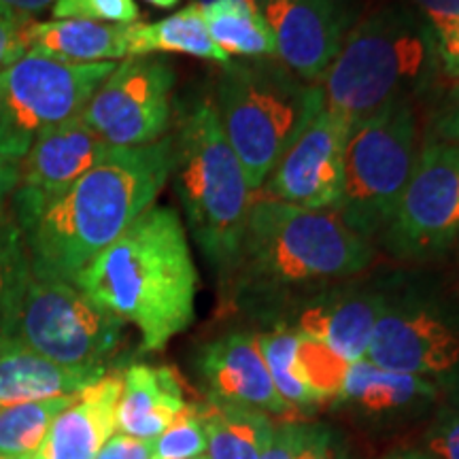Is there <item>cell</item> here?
<instances>
[{
  "label": "cell",
  "instance_id": "60d3db41",
  "mask_svg": "<svg viewBox=\"0 0 459 459\" xmlns=\"http://www.w3.org/2000/svg\"><path fill=\"white\" fill-rule=\"evenodd\" d=\"M220 3H234V4H240V7H247L255 11V13H260V9H257V0H189V4H196L200 9H206L211 7V4H220Z\"/></svg>",
  "mask_w": 459,
  "mask_h": 459
},
{
  "label": "cell",
  "instance_id": "52a82bcc",
  "mask_svg": "<svg viewBox=\"0 0 459 459\" xmlns=\"http://www.w3.org/2000/svg\"><path fill=\"white\" fill-rule=\"evenodd\" d=\"M419 117L412 100L394 102L351 126L344 179L334 213L359 237L385 232L415 170Z\"/></svg>",
  "mask_w": 459,
  "mask_h": 459
},
{
  "label": "cell",
  "instance_id": "277c9868",
  "mask_svg": "<svg viewBox=\"0 0 459 459\" xmlns=\"http://www.w3.org/2000/svg\"><path fill=\"white\" fill-rule=\"evenodd\" d=\"M440 57L432 34L411 7L385 4L359 20L321 79L325 107L349 124L434 83Z\"/></svg>",
  "mask_w": 459,
  "mask_h": 459
},
{
  "label": "cell",
  "instance_id": "603a6c76",
  "mask_svg": "<svg viewBox=\"0 0 459 459\" xmlns=\"http://www.w3.org/2000/svg\"><path fill=\"white\" fill-rule=\"evenodd\" d=\"M153 54L194 56L220 66L232 60L211 39L203 9L196 4H187L153 24H139V22L130 24L128 57Z\"/></svg>",
  "mask_w": 459,
  "mask_h": 459
},
{
  "label": "cell",
  "instance_id": "bcb514c9",
  "mask_svg": "<svg viewBox=\"0 0 459 459\" xmlns=\"http://www.w3.org/2000/svg\"><path fill=\"white\" fill-rule=\"evenodd\" d=\"M186 459H209L206 455H198V457H186Z\"/></svg>",
  "mask_w": 459,
  "mask_h": 459
},
{
  "label": "cell",
  "instance_id": "ab89813d",
  "mask_svg": "<svg viewBox=\"0 0 459 459\" xmlns=\"http://www.w3.org/2000/svg\"><path fill=\"white\" fill-rule=\"evenodd\" d=\"M56 0H0V9L22 17H34L54 7Z\"/></svg>",
  "mask_w": 459,
  "mask_h": 459
},
{
  "label": "cell",
  "instance_id": "ac0fdd59",
  "mask_svg": "<svg viewBox=\"0 0 459 459\" xmlns=\"http://www.w3.org/2000/svg\"><path fill=\"white\" fill-rule=\"evenodd\" d=\"M119 394L122 375H105L74 394L71 404L54 419L32 459H96L115 434Z\"/></svg>",
  "mask_w": 459,
  "mask_h": 459
},
{
  "label": "cell",
  "instance_id": "7402d4cb",
  "mask_svg": "<svg viewBox=\"0 0 459 459\" xmlns=\"http://www.w3.org/2000/svg\"><path fill=\"white\" fill-rule=\"evenodd\" d=\"M196 411L206 434L209 459H260L277 428L266 412L209 395L203 404H196Z\"/></svg>",
  "mask_w": 459,
  "mask_h": 459
},
{
  "label": "cell",
  "instance_id": "4fadbf2b",
  "mask_svg": "<svg viewBox=\"0 0 459 459\" xmlns=\"http://www.w3.org/2000/svg\"><path fill=\"white\" fill-rule=\"evenodd\" d=\"M349 130L347 119L321 108L268 175L264 196L308 211H334L342 194Z\"/></svg>",
  "mask_w": 459,
  "mask_h": 459
},
{
  "label": "cell",
  "instance_id": "8fae6325",
  "mask_svg": "<svg viewBox=\"0 0 459 459\" xmlns=\"http://www.w3.org/2000/svg\"><path fill=\"white\" fill-rule=\"evenodd\" d=\"M172 88L175 68L162 57H126L94 91L82 117L115 149L152 145L169 136Z\"/></svg>",
  "mask_w": 459,
  "mask_h": 459
},
{
  "label": "cell",
  "instance_id": "83f0119b",
  "mask_svg": "<svg viewBox=\"0 0 459 459\" xmlns=\"http://www.w3.org/2000/svg\"><path fill=\"white\" fill-rule=\"evenodd\" d=\"M300 334V332H298ZM351 361L338 355L334 349L325 342L311 336H298V351H296V370L302 378L308 392L315 395V400L328 402L341 395L344 377H347Z\"/></svg>",
  "mask_w": 459,
  "mask_h": 459
},
{
  "label": "cell",
  "instance_id": "5b68a950",
  "mask_svg": "<svg viewBox=\"0 0 459 459\" xmlns=\"http://www.w3.org/2000/svg\"><path fill=\"white\" fill-rule=\"evenodd\" d=\"M172 177L187 228L204 260L228 285L237 268L254 192L223 134L213 100L183 108L172 134Z\"/></svg>",
  "mask_w": 459,
  "mask_h": 459
},
{
  "label": "cell",
  "instance_id": "ba28073f",
  "mask_svg": "<svg viewBox=\"0 0 459 459\" xmlns=\"http://www.w3.org/2000/svg\"><path fill=\"white\" fill-rule=\"evenodd\" d=\"M0 336L62 366L107 370L122 347L126 324L102 311L77 285L30 273L0 315Z\"/></svg>",
  "mask_w": 459,
  "mask_h": 459
},
{
  "label": "cell",
  "instance_id": "44dd1931",
  "mask_svg": "<svg viewBox=\"0 0 459 459\" xmlns=\"http://www.w3.org/2000/svg\"><path fill=\"white\" fill-rule=\"evenodd\" d=\"M130 24H102L90 20L32 22L28 51L71 65H99L126 60Z\"/></svg>",
  "mask_w": 459,
  "mask_h": 459
},
{
  "label": "cell",
  "instance_id": "8d00e7d4",
  "mask_svg": "<svg viewBox=\"0 0 459 459\" xmlns=\"http://www.w3.org/2000/svg\"><path fill=\"white\" fill-rule=\"evenodd\" d=\"M96 459H153V440L117 432L102 445Z\"/></svg>",
  "mask_w": 459,
  "mask_h": 459
},
{
  "label": "cell",
  "instance_id": "f35d334b",
  "mask_svg": "<svg viewBox=\"0 0 459 459\" xmlns=\"http://www.w3.org/2000/svg\"><path fill=\"white\" fill-rule=\"evenodd\" d=\"M17 179H20L17 164L0 156V213H3L4 204H7L11 196H13V192L17 187Z\"/></svg>",
  "mask_w": 459,
  "mask_h": 459
},
{
  "label": "cell",
  "instance_id": "1f68e13d",
  "mask_svg": "<svg viewBox=\"0 0 459 459\" xmlns=\"http://www.w3.org/2000/svg\"><path fill=\"white\" fill-rule=\"evenodd\" d=\"M56 20H90L102 24H134L139 7L134 0H56Z\"/></svg>",
  "mask_w": 459,
  "mask_h": 459
},
{
  "label": "cell",
  "instance_id": "6da1fadb",
  "mask_svg": "<svg viewBox=\"0 0 459 459\" xmlns=\"http://www.w3.org/2000/svg\"><path fill=\"white\" fill-rule=\"evenodd\" d=\"M375 260L372 240L334 211H308L277 198H254L232 287L238 307L273 315L358 277Z\"/></svg>",
  "mask_w": 459,
  "mask_h": 459
},
{
  "label": "cell",
  "instance_id": "484cf974",
  "mask_svg": "<svg viewBox=\"0 0 459 459\" xmlns=\"http://www.w3.org/2000/svg\"><path fill=\"white\" fill-rule=\"evenodd\" d=\"M73 395L0 406V455H34L41 449L54 419L71 404Z\"/></svg>",
  "mask_w": 459,
  "mask_h": 459
},
{
  "label": "cell",
  "instance_id": "9c48e42d",
  "mask_svg": "<svg viewBox=\"0 0 459 459\" xmlns=\"http://www.w3.org/2000/svg\"><path fill=\"white\" fill-rule=\"evenodd\" d=\"M117 62L71 65L28 54L0 73V156L20 164L45 130L79 115Z\"/></svg>",
  "mask_w": 459,
  "mask_h": 459
},
{
  "label": "cell",
  "instance_id": "b9f144b4",
  "mask_svg": "<svg viewBox=\"0 0 459 459\" xmlns=\"http://www.w3.org/2000/svg\"><path fill=\"white\" fill-rule=\"evenodd\" d=\"M145 3H149L152 7H158V9H172L179 4V0H145Z\"/></svg>",
  "mask_w": 459,
  "mask_h": 459
},
{
  "label": "cell",
  "instance_id": "4316f807",
  "mask_svg": "<svg viewBox=\"0 0 459 459\" xmlns=\"http://www.w3.org/2000/svg\"><path fill=\"white\" fill-rule=\"evenodd\" d=\"M298 332L287 324H277L273 330L255 334L257 347L266 368L271 372L274 389L290 406L291 412H308L319 404L315 395L308 392L302 378L296 370V351H298Z\"/></svg>",
  "mask_w": 459,
  "mask_h": 459
},
{
  "label": "cell",
  "instance_id": "f6af8a7d",
  "mask_svg": "<svg viewBox=\"0 0 459 459\" xmlns=\"http://www.w3.org/2000/svg\"><path fill=\"white\" fill-rule=\"evenodd\" d=\"M0 459H32V455L30 457H7V455H0Z\"/></svg>",
  "mask_w": 459,
  "mask_h": 459
},
{
  "label": "cell",
  "instance_id": "7a4b0ae2",
  "mask_svg": "<svg viewBox=\"0 0 459 459\" xmlns=\"http://www.w3.org/2000/svg\"><path fill=\"white\" fill-rule=\"evenodd\" d=\"M170 172L172 134L145 147L111 149L22 226L30 273L74 285L100 251L156 204Z\"/></svg>",
  "mask_w": 459,
  "mask_h": 459
},
{
  "label": "cell",
  "instance_id": "f546056e",
  "mask_svg": "<svg viewBox=\"0 0 459 459\" xmlns=\"http://www.w3.org/2000/svg\"><path fill=\"white\" fill-rule=\"evenodd\" d=\"M30 274L22 228L11 213H0V315Z\"/></svg>",
  "mask_w": 459,
  "mask_h": 459
},
{
  "label": "cell",
  "instance_id": "74e56055",
  "mask_svg": "<svg viewBox=\"0 0 459 459\" xmlns=\"http://www.w3.org/2000/svg\"><path fill=\"white\" fill-rule=\"evenodd\" d=\"M432 136L459 143V83L445 94L432 122Z\"/></svg>",
  "mask_w": 459,
  "mask_h": 459
},
{
  "label": "cell",
  "instance_id": "2e32d148",
  "mask_svg": "<svg viewBox=\"0 0 459 459\" xmlns=\"http://www.w3.org/2000/svg\"><path fill=\"white\" fill-rule=\"evenodd\" d=\"M196 366L209 398L251 406L271 417L294 415L274 389L255 336L249 332H228L206 342L198 351Z\"/></svg>",
  "mask_w": 459,
  "mask_h": 459
},
{
  "label": "cell",
  "instance_id": "d6986e66",
  "mask_svg": "<svg viewBox=\"0 0 459 459\" xmlns=\"http://www.w3.org/2000/svg\"><path fill=\"white\" fill-rule=\"evenodd\" d=\"M186 406L183 385L175 370L169 366L134 364L122 375L115 429L156 440Z\"/></svg>",
  "mask_w": 459,
  "mask_h": 459
},
{
  "label": "cell",
  "instance_id": "cb8c5ba5",
  "mask_svg": "<svg viewBox=\"0 0 459 459\" xmlns=\"http://www.w3.org/2000/svg\"><path fill=\"white\" fill-rule=\"evenodd\" d=\"M436 398V385L428 378L385 370L368 359L349 366L338 400L358 404L368 412H394L411 409L419 402Z\"/></svg>",
  "mask_w": 459,
  "mask_h": 459
},
{
  "label": "cell",
  "instance_id": "f1b7e54d",
  "mask_svg": "<svg viewBox=\"0 0 459 459\" xmlns=\"http://www.w3.org/2000/svg\"><path fill=\"white\" fill-rule=\"evenodd\" d=\"M409 3L432 34L440 66L451 74L459 62V0H409Z\"/></svg>",
  "mask_w": 459,
  "mask_h": 459
},
{
  "label": "cell",
  "instance_id": "e0dca14e",
  "mask_svg": "<svg viewBox=\"0 0 459 459\" xmlns=\"http://www.w3.org/2000/svg\"><path fill=\"white\" fill-rule=\"evenodd\" d=\"M385 302V291L341 283L302 302L291 328L325 342L353 364L368 353L372 332Z\"/></svg>",
  "mask_w": 459,
  "mask_h": 459
},
{
  "label": "cell",
  "instance_id": "30bf717a",
  "mask_svg": "<svg viewBox=\"0 0 459 459\" xmlns=\"http://www.w3.org/2000/svg\"><path fill=\"white\" fill-rule=\"evenodd\" d=\"M383 247L404 262H432L459 247V143L428 136L385 228Z\"/></svg>",
  "mask_w": 459,
  "mask_h": 459
},
{
  "label": "cell",
  "instance_id": "d590c367",
  "mask_svg": "<svg viewBox=\"0 0 459 459\" xmlns=\"http://www.w3.org/2000/svg\"><path fill=\"white\" fill-rule=\"evenodd\" d=\"M304 428H307V423H281V426L274 428L271 445L266 446L260 459H298L304 440Z\"/></svg>",
  "mask_w": 459,
  "mask_h": 459
},
{
  "label": "cell",
  "instance_id": "ffe728a7",
  "mask_svg": "<svg viewBox=\"0 0 459 459\" xmlns=\"http://www.w3.org/2000/svg\"><path fill=\"white\" fill-rule=\"evenodd\" d=\"M107 370L73 368L0 336V406L79 394Z\"/></svg>",
  "mask_w": 459,
  "mask_h": 459
},
{
  "label": "cell",
  "instance_id": "8992f818",
  "mask_svg": "<svg viewBox=\"0 0 459 459\" xmlns=\"http://www.w3.org/2000/svg\"><path fill=\"white\" fill-rule=\"evenodd\" d=\"M213 105L255 194L325 107V96L321 83L304 82L277 56L232 57L217 74Z\"/></svg>",
  "mask_w": 459,
  "mask_h": 459
},
{
  "label": "cell",
  "instance_id": "4dcf8cb0",
  "mask_svg": "<svg viewBox=\"0 0 459 459\" xmlns=\"http://www.w3.org/2000/svg\"><path fill=\"white\" fill-rule=\"evenodd\" d=\"M206 455V434L196 404H187L175 421L153 440V459H186Z\"/></svg>",
  "mask_w": 459,
  "mask_h": 459
},
{
  "label": "cell",
  "instance_id": "d4e9b609",
  "mask_svg": "<svg viewBox=\"0 0 459 459\" xmlns=\"http://www.w3.org/2000/svg\"><path fill=\"white\" fill-rule=\"evenodd\" d=\"M203 15L211 39L230 57L277 56L271 28L255 11L234 3H220L203 9Z\"/></svg>",
  "mask_w": 459,
  "mask_h": 459
},
{
  "label": "cell",
  "instance_id": "d6a6232c",
  "mask_svg": "<svg viewBox=\"0 0 459 459\" xmlns=\"http://www.w3.org/2000/svg\"><path fill=\"white\" fill-rule=\"evenodd\" d=\"M32 17H22L0 9V73L28 54V28Z\"/></svg>",
  "mask_w": 459,
  "mask_h": 459
},
{
  "label": "cell",
  "instance_id": "7c38bea8",
  "mask_svg": "<svg viewBox=\"0 0 459 459\" xmlns=\"http://www.w3.org/2000/svg\"><path fill=\"white\" fill-rule=\"evenodd\" d=\"M366 359L428 381L446 377L459 368V330L429 302L387 294Z\"/></svg>",
  "mask_w": 459,
  "mask_h": 459
},
{
  "label": "cell",
  "instance_id": "e575fe53",
  "mask_svg": "<svg viewBox=\"0 0 459 459\" xmlns=\"http://www.w3.org/2000/svg\"><path fill=\"white\" fill-rule=\"evenodd\" d=\"M428 449L436 459H459V415L436 421L428 434Z\"/></svg>",
  "mask_w": 459,
  "mask_h": 459
},
{
  "label": "cell",
  "instance_id": "3957f363",
  "mask_svg": "<svg viewBox=\"0 0 459 459\" xmlns=\"http://www.w3.org/2000/svg\"><path fill=\"white\" fill-rule=\"evenodd\" d=\"M74 285L124 324L145 351H162L196 317L198 271L179 213L153 204L74 279Z\"/></svg>",
  "mask_w": 459,
  "mask_h": 459
},
{
  "label": "cell",
  "instance_id": "5bb4252c",
  "mask_svg": "<svg viewBox=\"0 0 459 459\" xmlns=\"http://www.w3.org/2000/svg\"><path fill=\"white\" fill-rule=\"evenodd\" d=\"M111 145L90 128L82 113L45 130L17 164V187L11 196L17 226H26L66 192L79 177L111 153Z\"/></svg>",
  "mask_w": 459,
  "mask_h": 459
},
{
  "label": "cell",
  "instance_id": "9a60e30c",
  "mask_svg": "<svg viewBox=\"0 0 459 459\" xmlns=\"http://www.w3.org/2000/svg\"><path fill=\"white\" fill-rule=\"evenodd\" d=\"M277 57L308 83H321L355 26L351 0H257Z\"/></svg>",
  "mask_w": 459,
  "mask_h": 459
},
{
  "label": "cell",
  "instance_id": "7bdbcfd3",
  "mask_svg": "<svg viewBox=\"0 0 459 459\" xmlns=\"http://www.w3.org/2000/svg\"><path fill=\"white\" fill-rule=\"evenodd\" d=\"M385 459H432V457L421 455V453H398V455H389Z\"/></svg>",
  "mask_w": 459,
  "mask_h": 459
},
{
  "label": "cell",
  "instance_id": "ee69618b",
  "mask_svg": "<svg viewBox=\"0 0 459 459\" xmlns=\"http://www.w3.org/2000/svg\"><path fill=\"white\" fill-rule=\"evenodd\" d=\"M451 77H457V79H459V62H457V66H455V68H453Z\"/></svg>",
  "mask_w": 459,
  "mask_h": 459
},
{
  "label": "cell",
  "instance_id": "836d02e7",
  "mask_svg": "<svg viewBox=\"0 0 459 459\" xmlns=\"http://www.w3.org/2000/svg\"><path fill=\"white\" fill-rule=\"evenodd\" d=\"M298 459H349L347 445L332 428L307 426Z\"/></svg>",
  "mask_w": 459,
  "mask_h": 459
}]
</instances>
